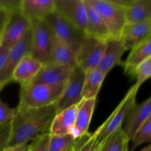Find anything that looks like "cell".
Here are the masks:
<instances>
[{
    "label": "cell",
    "mask_w": 151,
    "mask_h": 151,
    "mask_svg": "<svg viewBox=\"0 0 151 151\" xmlns=\"http://www.w3.org/2000/svg\"><path fill=\"white\" fill-rule=\"evenodd\" d=\"M10 122L11 134L8 147L25 144L38 137L50 134L52 122L56 115L54 105L43 108L19 106Z\"/></svg>",
    "instance_id": "obj_1"
},
{
    "label": "cell",
    "mask_w": 151,
    "mask_h": 151,
    "mask_svg": "<svg viewBox=\"0 0 151 151\" xmlns=\"http://www.w3.org/2000/svg\"><path fill=\"white\" fill-rule=\"evenodd\" d=\"M66 83L56 85L31 83L22 86L20 101L18 106L25 108H43L52 106L61 96Z\"/></svg>",
    "instance_id": "obj_2"
},
{
    "label": "cell",
    "mask_w": 151,
    "mask_h": 151,
    "mask_svg": "<svg viewBox=\"0 0 151 151\" xmlns=\"http://www.w3.org/2000/svg\"><path fill=\"white\" fill-rule=\"evenodd\" d=\"M138 90V87L133 85L111 114L103 122L101 126L96 130L94 134L99 144H101L114 131L122 127V123L126 119L130 110L136 104V98Z\"/></svg>",
    "instance_id": "obj_3"
},
{
    "label": "cell",
    "mask_w": 151,
    "mask_h": 151,
    "mask_svg": "<svg viewBox=\"0 0 151 151\" xmlns=\"http://www.w3.org/2000/svg\"><path fill=\"white\" fill-rule=\"evenodd\" d=\"M107 26L111 37L119 38L127 24L125 9L119 1L87 0Z\"/></svg>",
    "instance_id": "obj_4"
},
{
    "label": "cell",
    "mask_w": 151,
    "mask_h": 151,
    "mask_svg": "<svg viewBox=\"0 0 151 151\" xmlns=\"http://www.w3.org/2000/svg\"><path fill=\"white\" fill-rule=\"evenodd\" d=\"M44 20L49 24L53 35L67 44L75 54L85 37V32L56 11L49 15Z\"/></svg>",
    "instance_id": "obj_5"
},
{
    "label": "cell",
    "mask_w": 151,
    "mask_h": 151,
    "mask_svg": "<svg viewBox=\"0 0 151 151\" xmlns=\"http://www.w3.org/2000/svg\"><path fill=\"white\" fill-rule=\"evenodd\" d=\"M30 55L41 62L48 63L52 44L53 33L45 20H36L31 22Z\"/></svg>",
    "instance_id": "obj_6"
},
{
    "label": "cell",
    "mask_w": 151,
    "mask_h": 151,
    "mask_svg": "<svg viewBox=\"0 0 151 151\" xmlns=\"http://www.w3.org/2000/svg\"><path fill=\"white\" fill-rule=\"evenodd\" d=\"M105 42L86 34L75 53L76 66L84 72L97 68L104 51Z\"/></svg>",
    "instance_id": "obj_7"
},
{
    "label": "cell",
    "mask_w": 151,
    "mask_h": 151,
    "mask_svg": "<svg viewBox=\"0 0 151 151\" xmlns=\"http://www.w3.org/2000/svg\"><path fill=\"white\" fill-rule=\"evenodd\" d=\"M30 29L31 22L22 14L19 6L12 9L0 38V45L10 50Z\"/></svg>",
    "instance_id": "obj_8"
},
{
    "label": "cell",
    "mask_w": 151,
    "mask_h": 151,
    "mask_svg": "<svg viewBox=\"0 0 151 151\" xmlns=\"http://www.w3.org/2000/svg\"><path fill=\"white\" fill-rule=\"evenodd\" d=\"M85 72L75 66L68 78L59 100L54 104L56 114L72 106L78 105L83 100L82 91Z\"/></svg>",
    "instance_id": "obj_9"
},
{
    "label": "cell",
    "mask_w": 151,
    "mask_h": 151,
    "mask_svg": "<svg viewBox=\"0 0 151 151\" xmlns=\"http://www.w3.org/2000/svg\"><path fill=\"white\" fill-rule=\"evenodd\" d=\"M31 39L32 32L30 29L9 51L4 67L0 72V91L6 85L13 81V72L22 58L30 54Z\"/></svg>",
    "instance_id": "obj_10"
},
{
    "label": "cell",
    "mask_w": 151,
    "mask_h": 151,
    "mask_svg": "<svg viewBox=\"0 0 151 151\" xmlns=\"http://www.w3.org/2000/svg\"><path fill=\"white\" fill-rule=\"evenodd\" d=\"M55 11L76 27L86 32L87 12L84 0H55Z\"/></svg>",
    "instance_id": "obj_11"
},
{
    "label": "cell",
    "mask_w": 151,
    "mask_h": 151,
    "mask_svg": "<svg viewBox=\"0 0 151 151\" xmlns=\"http://www.w3.org/2000/svg\"><path fill=\"white\" fill-rule=\"evenodd\" d=\"M151 37V20L127 23L119 36L125 51L132 50Z\"/></svg>",
    "instance_id": "obj_12"
},
{
    "label": "cell",
    "mask_w": 151,
    "mask_h": 151,
    "mask_svg": "<svg viewBox=\"0 0 151 151\" xmlns=\"http://www.w3.org/2000/svg\"><path fill=\"white\" fill-rule=\"evenodd\" d=\"M76 64L60 65L47 63L42 65L32 83L56 85L66 83Z\"/></svg>",
    "instance_id": "obj_13"
},
{
    "label": "cell",
    "mask_w": 151,
    "mask_h": 151,
    "mask_svg": "<svg viewBox=\"0 0 151 151\" xmlns=\"http://www.w3.org/2000/svg\"><path fill=\"white\" fill-rule=\"evenodd\" d=\"M150 114L151 96L143 103L139 104L136 103L131 108L125 121V126L122 128L130 141L133 139L140 127Z\"/></svg>",
    "instance_id": "obj_14"
},
{
    "label": "cell",
    "mask_w": 151,
    "mask_h": 151,
    "mask_svg": "<svg viewBox=\"0 0 151 151\" xmlns=\"http://www.w3.org/2000/svg\"><path fill=\"white\" fill-rule=\"evenodd\" d=\"M125 52L119 38L111 37L105 42V49L97 69L107 76L115 66L121 64L122 55Z\"/></svg>",
    "instance_id": "obj_15"
},
{
    "label": "cell",
    "mask_w": 151,
    "mask_h": 151,
    "mask_svg": "<svg viewBox=\"0 0 151 151\" xmlns=\"http://www.w3.org/2000/svg\"><path fill=\"white\" fill-rule=\"evenodd\" d=\"M19 9L22 14L31 22L44 20L55 11V0H22Z\"/></svg>",
    "instance_id": "obj_16"
},
{
    "label": "cell",
    "mask_w": 151,
    "mask_h": 151,
    "mask_svg": "<svg viewBox=\"0 0 151 151\" xmlns=\"http://www.w3.org/2000/svg\"><path fill=\"white\" fill-rule=\"evenodd\" d=\"M78 106H72L56 114L50 128L51 135L60 137L72 134L76 122Z\"/></svg>",
    "instance_id": "obj_17"
},
{
    "label": "cell",
    "mask_w": 151,
    "mask_h": 151,
    "mask_svg": "<svg viewBox=\"0 0 151 151\" xmlns=\"http://www.w3.org/2000/svg\"><path fill=\"white\" fill-rule=\"evenodd\" d=\"M43 63L34 58L30 54L26 55L19 61L13 74V81H16L21 87L30 83L39 72Z\"/></svg>",
    "instance_id": "obj_18"
},
{
    "label": "cell",
    "mask_w": 151,
    "mask_h": 151,
    "mask_svg": "<svg viewBox=\"0 0 151 151\" xmlns=\"http://www.w3.org/2000/svg\"><path fill=\"white\" fill-rule=\"evenodd\" d=\"M125 9L127 23L151 20V0L119 1Z\"/></svg>",
    "instance_id": "obj_19"
},
{
    "label": "cell",
    "mask_w": 151,
    "mask_h": 151,
    "mask_svg": "<svg viewBox=\"0 0 151 151\" xmlns=\"http://www.w3.org/2000/svg\"><path fill=\"white\" fill-rule=\"evenodd\" d=\"M87 12V24L85 33L89 36L106 41L111 37L103 19L94 10L87 0H84Z\"/></svg>",
    "instance_id": "obj_20"
},
{
    "label": "cell",
    "mask_w": 151,
    "mask_h": 151,
    "mask_svg": "<svg viewBox=\"0 0 151 151\" xmlns=\"http://www.w3.org/2000/svg\"><path fill=\"white\" fill-rule=\"evenodd\" d=\"M151 58V37L133 49L125 61L121 63L123 65L125 73L134 76L137 68L145 60Z\"/></svg>",
    "instance_id": "obj_21"
},
{
    "label": "cell",
    "mask_w": 151,
    "mask_h": 151,
    "mask_svg": "<svg viewBox=\"0 0 151 151\" xmlns=\"http://www.w3.org/2000/svg\"><path fill=\"white\" fill-rule=\"evenodd\" d=\"M97 98L83 99L78 104V114L75 129L78 132L77 137L88 133L90 122L92 117L93 112L95 108ZM76 137V138H77Z\"/></svg>",
    "instance_id": "obj_22"
},
{
    "label": "cell",
    "mask_w": 151,
    "mask_h": 151,
    "mask_svg": "<svg viewBox=\"0 0 151 151\" xmlns=\"http://www.w3.org/2000/svg\"><path fill=\"white\" fill-rule=\"evenodd\" d=\"M48 63L60 65L75 64V54L72 49L53 35L51 52Z\"/></svg>",
    "instance_id": "obj_23"
},
{
    "label": "cell",
    "mask_w": 151,
    "mask_h": 151,
    "mask_svg": "<svg viewBox=\"0 0 151 151\" xmlns=\"http://www.w3.org/2000/svg\"><path fill=\"white\" fill-rule=\"evenodd\" d=\"M106 77V75L97 68L85 72L82 98L86 100L97 98Z\"/></svg>",
    "instance_id": "obj_24"
},
{
    "label": "cell",
    "mask_w": 151,
    "mask_h": 151,
    "mask_svg": "<svg viewBox=\"0 0 151 151\" xmlns=\"http://www.w3.org/2000/svg\"><path fill=\"white\" fill-rule=\"evenodd\" d=\"M129 142L122 127H120L100 145L99 151H128Z\"/></svg>",
    "instance_id": "obj_25"
},
{
    "label": "cell",
    "mask_w": 151,
    "mask_h": 151,
    "mask_svg": "<svg viewBox=\"0 0 151 151\" xmlns=\"http://www.w3.org/2000/svg\"><path fill=\"white\" fill-rule=\"evenodd\" d=\"M100 144L94 133H86L77 137L73 144V151H99Z\"/></svg>",
    "instance_id": "obj_26"
},
{
    "label": "cell",
    "mask_w": 151,
    "mask_h": 151,
    "mask_svg": "<svg viewBox=\"0 0 151 151\" xmlns=\"http://www.w3.org/2000/svg\"><path fill=\"white\" fill-rule=\"evenodd\" d=\"M131 141L132 147L130 151H134L137 147L145 143L151 142V114L140 127Z\"/></svg>",
    "instance_id": "obj_27"
},
{
    "label": "cell",
    "mask_w": 151,
    "mask_h": 151,
    "mask_svg": "<svg viewBox=\"0 0 151 151\" xmlns=\"http://www.w3.org/2000/svg\"><path fill=\"white\" fill-rule=\"evenodd\" d=\"M75 139L72 134L60 137L51 135L49 151H69Z\"/></svg>",
    "instance_id": "obj_28"
},
{
    "label": "cell",
    "mask_w": 151,
    "mask_h": 151,
    "mask_svg": "<svg viewBox=\"0 0 151 151\" xmlns=\"http://www.w3.org/2000/svg\"><path fill=\"white\" fill-rule=\"evenodd\" d=\"M137 78V82L134 85L139 88L142 84L151 78V59L142 63L135 70L134 76Z\"/></svg>",
    "instance_id": "obj_29"
},
{
    "label": "cell",
    "mask_w": 151,
    "mask_h": 151,
    "mask_svg": "<svg viewBox=\"0 0 151 151\" xmlns=\"http://www.w3.org/2000/svg\"><path fill=\"white\" fill-rule=\"evenodd\" d=\"M51 134H47L31 141L28 151H49Z\"/></svg>",
    "instance_id": "obj_30"
},
{
    "label": "cell",
    "mask_w": 151,
    "mask_h": 151,
    "mask_svg": "<svg viewBox=\"0 0 151 151\" xmlns=\"http://www.w3.org/2000/svg\"><path fill=\"white\" fill-rule=\"evenodd\" d=\"M16 109L10 108L0 100V127L11 122L16 114Z\"/></svg>",
    "instance_id": "obj_31"
},
{
    "label": "cell",
    "mask_w": 151,
    "mask_h": 151,
    "mask_svg": "<svg viewBox=\"0 0 151 151\" xmlns=\"http://www.w3.org/2000/svg\"><path fill=\"white\" fill-rule=\"evenodd\" d=\"M11 134L10 122L0 127V151H4L8 147Z\"/></svg>",
    "instance_id": "obj_32"
},
{
    "label": "cell",
    "mask_w": 151,
    "mask_h": 151,
    "mask_svg": "<svg viewBox=\"0 0 151 151\" xmlns=\"http://www.w3.org/2000/svg\"><path fill=\"white\" fill-rule=\"evenodd\" d=\"M10 10L9 9H0V38L3 33L5 25L8 20L9 16H10Z\"/></svg>",
    "instance_id": "obj_33"
},
{
    "label": "cell",
    "mask_w": 151,
    "mask_h": 151,
    "mask_svg": "<svg viewBox=\"0 0 151 151\" xmlns=\"http://www.w3.org/2000/svg\"><path fill=\"white\" fill-rule=\"evenodd\" d=\"M20 1H8V0H0V9H12L19 6Z\"/></svg>",
    "instance_id": "obj_34"
},
{
    "label": "cell",
    "mask_w": 151,
    "mask_h": 151,
    "mask_svg": "<svg viewBox=\"0 0 151 151\" xmlns=\"http://www.w3.org/2000/svg\"><path fill=\"white\" fill-rule=\"evenodd\" d=\"M9 51H10V50L4 48L0 45V72L4 67V65L5 63L6 60H7V55H8Z\"/></svg>",
    "instance_id": "obj_35"
},
{
    "label": "cell",
    "mask_w": 151,
    "mask_h": 151,
    "mask_svg": "<svg viewBox=\"0 0 151 151\" xmlns=\"http://www.w3.org/2000/svg\"><path fill=\"white\" fill-rule=\"evenodd\" d=\"M28 148H29V144L25 143V144H20L7 147L4 151H28Z\"/></svg>",
    "instance_id": "obj_36"
},
{
    "label": "cell",
    "mask_w": 151,
    "mask_h": 151,
    "mask_svg": "<svg viewBox=\"0 0 151 151\" xmlns=\"http://www.w3.org/2000/svg\"><path fill=\"white\" fill-rule=\"evenodd\" d=\"M140 151H151V144L149 145L148 146H146L145 147H144L143 149H142Z\"/></svg>",
    "instance_id": "obj_37"
},
{
    "label": "cell",
    "mask_w": 151,
    "mask_h": 151,
    "mask_svg": "<svg viewBox=\"0 0 151 151\" xmlns=\"http://www.w3.org/2000/svg\"><path fill=\"white\" fill-rule=\"evenodd\" d=\"M73 144H74V143H73ZM69 151H73V145H72V148H71V149H70V150H69Z\"/></svg>",
    "instance_id": "obj_38"
},
{
    "label": "cell",
    "mask_w": 151,
    "mask_h": 151,
    "mask_svg": "<svg viewBox=\"0 0 151 151\" xmlns=\"http://www.w3.org/2000/svg\"><path fill=\"white\" fill-rule=\"evenodd\" d=\"M150 59H151V58H150Z\"/></svg>",
    "instance_id": "obj_39"
}]
</instances>
